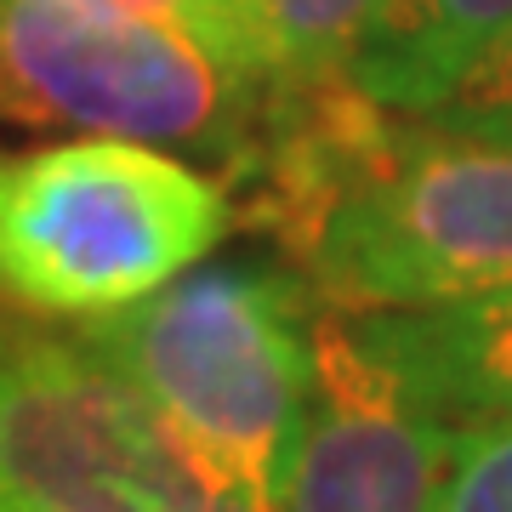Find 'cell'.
<instances>
[{
  "label": "cell",
  "instance_id": "9",
  "mask_svg": "<svg viewBox=\"0 0 512 512\" xmlns=\"http://www.w3.org/2000/svg\"><path fill=\"white\" fill-rule=\"evenodd\" d=\"M433 512H512V416L450 421V461Z\"/></svg>",
  "mask_w": 512,
  "mask_h": 512
},
{
  "label": "cell",
  "instance_id": "7",
  "mask_svg": "<svg viewBox=\"0 0 512 512\" xmlns=\"http://www.w3.org/2000/svg\"><path fill=\"white\" fill-rule=\"evenodd\" d=\"M512 35V0H382L348 57V80L393 114H439Z\"/></svg>",
  "mask_w": 512,
  "mask_h": 512
},
{
  "label": "cell",
  "instance_id": "11",
  "mask_svg": "<svg viewBox=\"0 0 512 512\" xmlns=\"http://www.w3.org/2000/svg\"><path fill=\"white\" fill-rule=\"evenodd\" d=\"M137 12H154V18L183 23L188 35H200L217 57H228L234 69H245V46H239V18H234V0H126ZM251 74V69H245Z\"/></svg>",
  "mask_w": 512,
  "mask_h": 512
},
{
  "label": "cell",
  "instance_id": "8",
  "mask_svg": "<svg viewBox=\"0 0 512 512\" xmlns=\"http://www.w3.org/2000/svg\"><path fill=\"white\" fill-rule=\"evenodd\" d=\"M376 12L382 0H234L245 69L268 86L348 74V57Z\"/></svg>",
  "mask_w": 512,
  "mask_h": 512
},
{
  "label": "cell",
  "instance_id": "4",
  "mask_svg": "<svg viewBox=\"0 0 512 512\" xmlns=\"http://www.w3.org/2000/svg\"><path fill=\"white\" fill-rule=\"evenodd\" d=\"M0 512H274L86 342H0Z\"/></svg>",
  "mask_w": 512,
  "mask_h": 512
},
{
  "label": "cell",
  "instance_id": "1",
  "mask_svg": "<svg viewBox=\"0 0 512 512\" xmlns=\"http://www.w3.org/2000/svg\"><path fill=\"white\" fill-rule=\"evenodd\" d=\"M308 296L279 262H211L92 319L80 342L194 456L274 507L319 370Z\"/></svg>",
  "mask_w": 512,
  "mask_h": 512
},
{
  "label": "cell",
  "instance_id": "3",
  "mask_svg": "<svg viewBox=\"0 0 512 512\" xmlns=\"http://www.w3.org/2000/svg\"><path fill=\"white\" fill-rule=\"evenodd\" d=\"M0 114L217 160L245 183L268 80L126 0H0Z\"/></svg>",
  "mask_w": 512,
  "mask_h": 512
},
{
  "label": "cell",
  "instance_id": "6",
  "mask_svg": "<svg viewBox=\"0 0 512 512\" xmlns=\"http://www.w3.org/2000/svg\"><path fill=\"white\" fill-rule=\"evenodd\" d=\"M348 325L444 421L512 416V285L450 308L348 313Z\"/></svg>",
  "mask_w": 512,
  "mask_h": 512
},
{
  "label": "cell",
  "instance_id": "5",
  "mask_svg": "<svg viewBox=\"0 0 512 512\" xmlns=\"http://www.w3.org/2000/svg\"><path fill=\"white\" fill-rule=\"evenodd\" d=\"M450 421L421 404L348 319L319 325V370L274 512H433Z\"/></svg>",
  "mask_w": 512,
  "mask_h": 512
},
{
  "label": "cell",
  "instance_id": "2",
  "mask_svg": "<svg viewBox=\"0 0 512 512\" xmlns=\"http://www.w3.org/2000/svg\"><path fill=\"white\" fill-rule=\"evenodd\" d=\"M228 228V188L165 148L69 137L0 154V296L29 313H120L200 268Z\"/></svg>",
  "mask_w": 512,
  "mask_h": 512
},
{
  "label": "cell",
  "instance_id": "10",
  "mask_svg": "<svg viewBox=\"0 0 512 512\" xmlns=\"http://www.w3.org/2000/svg\"><path fill=\"white\" fill-rule=\"evenodd\" d=\"M433 120L444 126H461V131H490V137H512V35L495 46L484 63H478L461 92L444 103Z\"/></svg>",
  "mask_w": 512,
  "mask_h": 512
}]
</instances>
